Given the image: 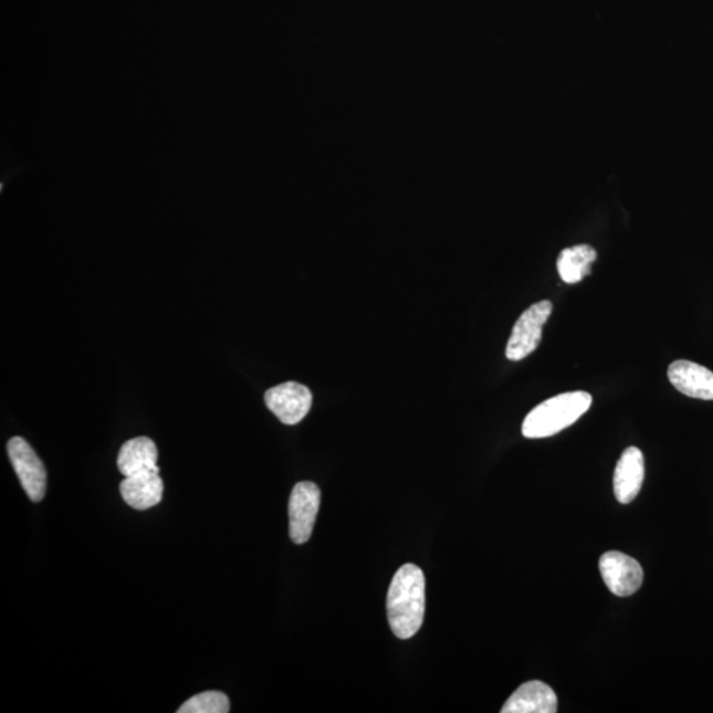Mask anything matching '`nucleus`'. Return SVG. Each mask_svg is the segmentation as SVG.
Returning a JSON list of instances; mask_svg holds the SVG:
<instances>
[{"mask_svg": "<svg viewBox=\"0 0 713 713\" xmlns=\"http://www.w3.org/2000/svg\"><path fill=\"white\" fill-rule=\"evenodd\" d=\"M387 617L400 640L416 636L424 620L426 577L416 565H405L394 575L387 594Z\"/></svg>", "mask_w": 713, "mask_h": 713, "instance_id": "f257e3e1", "label": "nucleus"}, {"mask_svg": "<svg viewBox=\"0 0 713 713\" xmlns=\"http://www.w3.org/2000/svg\"><path fill=\"white\" fill-rule=\"evenodd\" d=\"M593 406V396L587 391L559 394L536 406L523 420L522 433L527 439H543L566 430L579 420Z\"/></svg>", "mask_w": 713, "mask_h": 713, "instance_id": "f03ea898", "label": "nucleus"}, {"mask_svg": "<svg viewBox=\"0 0 713 713\" xmlns=\"http://www.w3.org/2000/svg\"><path fill=\"white\" fill-rule=\"evenodd\" d=\"M553 303L543 301L527 308L517 323L506 346V357L511 361H521L538 348L543 327L552 316Z\"/></svg>", "mask_w": 713, "mask_h": 713, "instance_id": "7ed1b4c3", "label": "nucleus"}, {"mask_svg": "<svg viewBox=\"0 0 713 713\" xmlns=\"http://www.w3.org/2000/svg\"><path fill=\"white\" fill-rule=\"evenodd\" d=\"M321 502L322 492L314 482H298L292 491L289 504L290 536L296 545L310 541Z\"/></svg>", "mask_w": 713, "mask_h": 713, "instance_id": "20e7f679", "label": "nucleus"}, {"mask_svg": "<svg viewBox=\"0 0 713 713\" xmlns=\"http://www.w3.org/2000/svg\"><path fill=\"white\" fill-rule=\"evenodd\" d=\"M7 451L27 495L33 502L42 501L46 491V471L42 460L23 438H12Z\"/></svg>", "mask_w": 713, "mask_h": 713, "instance_id": "39448f33", "label": "nucleus"}, {"mask_svg": "<svg viewBox=\"0 0 713 713\" xmlns=\"http://www.w3.org/2000/svg\"><path fill=\"white\" fill-rule=\"evenodd\" d=\"M264 402L282 423L294 426L307 417L312 406V392L307 386L285 382L271 387L264 394Z\"/></svg>", "mask_w": 713, "mask_h": 713, "instance_id": "423d86ee", "label": "nucleus"}, {"mask_svg": "<svg viewBox=\"0 0 713 713\" xmlns=\"http://www.w3.org/2000/svg\"><path fill=\"white\" fill-rule=\"evenodd\" d=\"M599 567L604 583L616 596H631L642 586L643 569L640 563L628 555L620 552L604 554Z\"/></svg>", "mask_w": 713, "mask_h": 713, "instance_id": "0eeeda50", "label": "nucleus"}, {"mask_svg": "<svg viewBox=\"0 0 713 713\" xmlns=\"http://www.w3.org/2000/svg\"><path fill=\"white\" fill-rule=\"evenodd\" d=\"M668 376L671 385L684 396L713 400V373L704 366L679 359L669 366Z\"/></svg>", "mask_w": 713, "mask_h": 713, "instance_id": "6e6552de", "label": "nucleus"}, {"mask_svg": "<svg viewBox=\"0 0 713 713\" xmlns=\"http://www.w3.org/2000/svg\"><path fill=\"white\" fill-rule=\"evenodd\" d=\"M160 470L145 471L128 475L120 482L122 499L135 511H147L159 505L165 492V484L159 474Z\"/></svg>", "mask_w": 713, "mask_h": 713, "instance_id": "1a4fd4ad", "label": "nucleus"}, {"mask_svg": "<svg viewBox=\"0 0 713 713\" xmlns=\"http://www.w3.org/2000/svg\"><path fill=\"white\" fill-rule=\"evenodd\" d=\"M643 480V453L636 447H629L616 465L614 489L617 501L622 505L633 502L641 491Z\"/></svg>", "mask_w": 713, "mask_h": 713, "instance_id": "9d476101", "label": "nucleus"}, {"mask_svg": "<svg viewBox=\"0 0 713 713\" xmlns=\"http://www.w3.org/2000/svg\"><path fill=\"white\" fill-rule=\"evenodd\" d=\"M558 711V698L548 684L532 681L508 698L502 713H555Z\"/></svg>", "mask_w": 713, "mask_h": 713, "instance_id": "9b49d317", "label": "nucleus"}, {"mask_svg": "<svg viewBox=\"0 0 713 713\" xmlns=\"http://www.w3.org/2000/svg\"><path fill=\"white\" fill-rule=\"evenodd\" d=\"M158 448L146 437L135 438L122 445L118 454V470L125 478L145 471L158 470Z\"/></svg>", "mask_w": 713, "mask_h": 713, "instance_id": "f8f14e48", "label": "nucleus"}, {"mask_svg": "<svg viewBox=\"0 0 713 713\" xmlns=\"http://www.w3.org/2000/svg\"><path fill=\"white\" fill-rule=\"evenodd\" d=\"M597 253L589 244H577L562 251L558 258V271L563 282L579 283L593 273Z\"/></svg>", "mask_w": 713, "mask_h": 713, "instance_id": "ddd939ff", "label": "nucleus"}, {"mask_svg": "<svg viewBox=\"0 0 713 713\" xmlns=\"http://www.w3.org/2000/svg\"><path fill=\"white\" fill-rule=\"evenodd\" d=\"M229 698L220 691H207L189 699L178 713H228Z\"/></svg>", "mask_w": 713, "mask_h": 713, "instance_id": "4468645a", "label": "nucleus"}]
</instances>
